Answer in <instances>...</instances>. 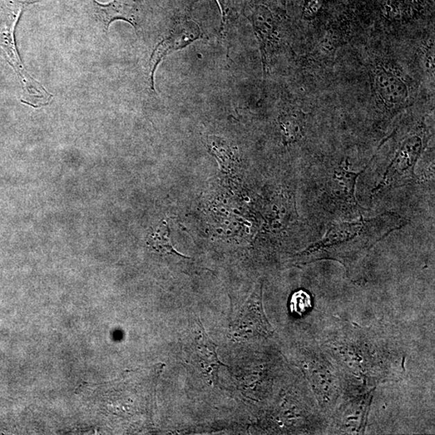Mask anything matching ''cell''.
I'll return each instance as SVG.
<instances>
[{
    "label": "cell",
    "mask_w": 435,
    "mask_h": 435,
    "mask_svg": "<svg viewBox=\"0 0 435 435\" xmlns=\"http://www.w3.org/2000/svg\"><path fill=\"white\" fill-rule=\"evenodd\" d=\"M262 292L263 284L260 283L256 285L250 298L241 308L236 322L232 325L236 336L251 339L268 337L274 333V328H272L265 314Z\"/></svg>",
    "instance_id": "7a4b0ae2"
},
{
    "label": "cell",
    "mask_w": 435,
    "mask_h": 435,
    "mask_svg": "<svg viewBox=\"0 0 435 435\" xmlns=\"http://www.w3.org/2000/svg\"><path fill=\"white\" fill-rule=\"evenodd\" d=\"M373 82L375 96L390 110L407 105L409 98L408 85L397 72L378 66L375 68Z\"/></svg>",
    "instance_id": "3957f363"
},
{
    "label": "cell",
    "mask_w": 435,
    "mask_h": 435,
    "mask_svg": "<svg viewBox=\"0 0 435 435\" xmlns=\"http://www.w3.org/2000/svg\"><path fill=\"white\" fill-rule=\"evenodd\" d=\"M151 245L153 249L159 253L170 255H176L177 256L188 257L181 254L172 246L170 239V229L168 222L164 221L158 227V229L152 234L151 237Z\"/></svg>",
    "instance_id": "9c48e42d"
},
{
    "label": "cell",
    "mask_w": 435,
    "mask_h": 435,
    "mask_svg": "<svg viewBox=\"0 0 435 435\" xmlns=\"http://www.w3.org/2000/svg\"><path fill=\"white\" fill-rule=\"evenodd\" d=\"M186 353L189 355L193 364L212 378L219 371L220 366H224L217 357L216 345L208 337L200 322L196 325L192 342L186 345Z\"/></svg>",
    "instance_id": "5b68a950"
},
{
    "label": "cell",
    "mask_w": 435,
    "mask_h": 435,
    "mask_svg": "<svg viewBox=\"0 0 435 435\" xmlns=\"http://www.w3.org/2000/svg\"><path fill=\"white\" fill-rule=\"evenodd\" d=\"M423 150V141L421 136L410 135L405 138L400 143L391 165L389 166L387 175L378 188L393 185L403 179L412 177L415 164Z\"/></svg>",
    "instance_id": "277c9868"
},
{
    "label": "cell",
    "mask_w": 435,
    "mask_h": 435,
    "mask_svg": "<svg viewBox=\"0 0 435 435\" xmlns=\"http://www.w3.org/2000/svg\"><path fill=\"white\" fill-rule=\"evenodd\" d=\"M322 6V0H308L305 7V15L308 18L314 17Z\"/></svg>",
    "instance_id": "30bf717a"
},
{
    "label": "cell",
    "mask_w": 435,
    "mask_h": 435,
    "mask_svg": "<svg viewBox=\"0 0 435 435\" xmlns=\"http://www.w3.org/2000/svg\"><path fill=\"white\" fill-rule=\"evenodd\" d=\"M95 6L96 16L106 33L110 24L116 19H123L137 29L140 22L141 0H113L102 4L91 0Z\"/></svg>",
    "instance_id": "52a82bcc"
},
{
    "label": "cell",
    "mask_w": 435,
    "mask_h": 435,
    "mask_svg": "<svg viewBox=\"0 0 435 435\" xmlns=\"http://www.w3.org/2000/svg\"><path fill=\"white\" fill-rule=\"evenodd\" d=\"M407 221L393 212H385L371 219L340 222L330 227L320 240L296 256L298 264H309L321 260L339 262L350 275L362 269L371 249L395 230L402 229Z\"/></svg>",
    "instance_id": "6da1fadb"
},
{
    "label": "cell",
    "mask_w": 435,
    "mask_h": 435,
    "mask_svg": "<svg viewBox=\"0 0 435 435\" xmlns=\"http://www.w3.org/2000/svg\"><path fill=\"white\" fill-rule=\"evenodd\" d=\"M201 32L199 26L195 24H183L172 31L169 36L157 44L155 51H153L150 59V82L152 89H154L153 76L158 65L169 54L175 53L179 49L184 48L192 42L199 39Z\"/></svg>",
    "instance_id": "8992f818"
},
{
    "label": "cell",
    "mask_w": 435,
    "mask_h": 435,
    "mask_svg": "<svg viewBox=\"0 0 435 435\" xmlns=\"http://www.w3.org/2000/svg\"><path fill=\"white\" fill-rule=\"evenodd\" d=\"M265 17H262L260 21H255V28L258 37L262 57L264 59L265 66H266L267 57H268L269 49L273 46L275 42V30L273 19L271 15L265 13Z\"/></svg>",
    "instance_id": "ba28073f"
}]
</instances>
